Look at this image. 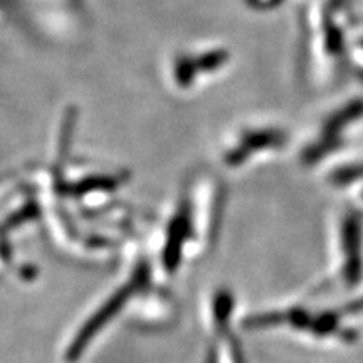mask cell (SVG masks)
Returning <instances> with one entry per match:
<instances>
[{"instance_id": "cell-1", "label": "cell", "mask_w": 363, "mask_h": 363, "mask_svg": "<svg viewBox=\"0 0 363 363\" xmlns=\"http://www.w3.org/2000/svg\"><path fill=\"white\" fill-rule=\"evenodd\" d=\"M343 251L345 266L343 276L348 286H357L363 274V257L360 242V227L355 222H348L343 233Z\"/></svg>"}, {"instance_id": "cell-2", "label": "cell", "mask_w": 363, "mask_h": 363, "mask_svg": "<svg viewBox=\"0 0 363 363\" xmlns=\"http://www.w3.org/2000/svg\"><path fill=\"white\" fill-rule=\"evenodd\" d=\"M337 328H338V315H333V313L321 315L320 318H316V320H313V325H311V331L316 335H330Z\"/></svg>"}, {"instance_id": "cell-3", "label": "cell", "mask_w": 363, "mask_h": 363, "mask_svg": "<svg viewBox=\"0 0 363 363\" xmlns=\"http://www.w3.org/2000/svg\"><path fill=\"white\" fill-rule=\"evenodd\" d=\"M348 311L350 313H362L363 311V298L353 301L352 305H348Z\"/></svg>"}]
</instances>
